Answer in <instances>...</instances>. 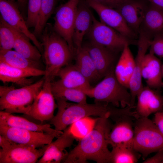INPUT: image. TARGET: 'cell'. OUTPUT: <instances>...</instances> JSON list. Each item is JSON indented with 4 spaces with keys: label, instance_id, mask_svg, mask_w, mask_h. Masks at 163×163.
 I'll use <instances>...</instances> for the list:
<instances>
[{
    "label": "cell",
    "instance_id": "2",
    "mask_svg": "<svg viewBox=\"0 0 163 163\" xmlns=\"http://www.w3.org/2000/svg\"><path fill=\"white\" fill-rule=\"evenodd\" d=\"M45 64L44 78L52 81L63 67L69 64L73 54L66 41L46 24L41 34Z\"/></svg>",
    "mask_w": 163,
    "mask_h": 163
},
{
    "label": "cell",
    "instance_id": "32",
    "mask_svg": "<svg viewBox=\"0 0 163 163\" xmlns=\"http://www.w3.org/2000/svg\"><path fill=\"white\" fill-rule=\"evenodd\" d=\"M56 0H41L40 11L33 33L37 37L41 35L47 22L53 14Z\"/></svg>",
    "mask_w": 163,
    "mask_h": 163
},
{
    "label": "cell",
    "instance_id": "26",
    "mask_svg": "<svg viewBox=\"0 0 163 163\" xmlns=\"http://www.w3.org/2000/svg\"><path fill=\"white\" fill-rule=\"evenodd\" d=\"M128 44L125 45L114 68L118 80L129 89V83L133 72L135 61Z\"/></svg>",
    "mask_w": 163,
    "mask_h": 163
},
{
    "label": "cell",
    "instance_id": "35",
    "mask_svg": "<svg viewBox=\"0 0 163 163\" xmlns=\"http://www.w3.org/2000/svg\"><path fill=\"white\" fill-rule=\"evenodd\" d=\"M41 0H28L27 15L25 20L28 28L34 27L37 23L39 15Z\"/></svg>",
    "mask_w": 163,
    "mask_h": 163
},
{
    "label": "cell",
    "instance_id": "34",
    "mask_svg": "<svg viewBox=\"0 0 163 163\" xmlns=\"http://www.w3.org/2000/svg\"><path fill=\"white\" fill-rule=\"evenodd\" d=\"M97 118L86 117L71 125L69 129L75 139L80 140L89 133L94 129Z\"/></svg>",
    "mask_w": 163,
    "mask_h": 163
},
{
    "label": "cell",
    "instance_id": "27",
    "mask_svg": "<svg viewBox=\"0 0 163 163\" xmlns=\"http://www.w3.org/2000/svg\"><path fill=\"white\" fill-rule=\"evenodd\" d=\"M75 52V65L90 83L101 78L86 49L82 46Z\"/></svg>",
    "mask_w": 163,
    "mask_h": 163
},
{
    "label": "cell",
    "instance_id": "28",
    "mask_svg": "<svg viewBox=\"0 0 163 163\" xmlns=\"http://www.w3.org/2000/svg\"><path fill=\"white\" fill-rule=\"evenodd\" d=\"M14 29L15 34L14 50L27 59L40 61L42 55L38 48L32 45L27 36Z\"/></svg>",
    "mask_w": 163,
    "mask_h": 163
},
{
    "label": "cell",
    "instance_id": "4",
    "mask_svg": "<svg viewBox=\"0 0 163 163\" xmlns=\"http://www.w3.org/2000/svg\"><path fill=\"white\" fill-rule=\"evenodd\" d=\"M44 78L30 84L15 88L0 86V110L6 113L26 115L34 99L42 89Z\"/></svg>",
    "mask_w": 163,
    "mask_h": 163
},
{
    "label": "cell",
    "instance_id": "6",
    "mask_svg": "<svg viewBox=\"0 0 163 163\" xmlns=\"http://www.w3.org/2000/svg\"><path fill=\"white\" fill-rule=\"evenodd\" d=\"M134 130L133 147L144 158L151 153L163 150V135L148 117L136 119Z\"/></svg>",
    "mask_w": 163,
    "mask_h": 163
},
{
    "label": "cell",
    "instance_id": "37",
    "mask_svg": "<svg viewBox=\"0 0 163 163\" xmlns=\"http://www.w3.org/2000/svg\"><path fill=\"white\" fill-rule=\"evenodd\" d=\"M106 6L116 9L126 0H94Z\"/></svg>",
    "mask_w": 163,
    "mask_h": 163
},
{
    "label": "cell",
    "instance_id": "21",
    "mask_svg": "<svg viewBox=\"0 0 163 163\" xmlns=\"http://www.w3.org/2000/svg\"><path fill=\"white\" fill-rule=\"evenodd\" d=\"M84 0H80L78 5L74 22L73 40L75 51L82 46L85 36L91 26L93 15Z\"/></svg>",
    "mask_w": 163,
    "mask_h": 163
},
{
    "label": "cell",
    "instance_id": "12",
    "mask_svg": "<svg viewBox=\"0 0 163 163\" xmlns=\"http://www.w3.org/2000/svg\"><path fill=\"white\" fill-rule=\"evenodd\" d=\"M98 15L100 21L114 29L126 37L133 40L138 38L128 25L120 13L116 9L102 5L94 0H84Z\"/></svg>",
    "mask_w": 163,
    "mask_h": 163
},
{
    "label": "cell",
    "instance_id": "17",
    "mask_svg": "<svg viewBox=\"0 0 163 163\" xmlns=\"http://www.w3.org/2000/svg\"><path fill=\"white\" fill-rule=\"evenodd\" d=\"M135 111L139 117H147L151 114L163 110V95L147 86L138 93Z\"/></svg>",
    "mask_w": 163,
    "mask_h": 163
},
{
    "label": "cell",
    "instance_id": "18",
    "mask_svg": "<svg viewBox=\"0 0 163 163\" xmlns=\"http://www.w3.org/2000/svg\"><path fill=\"white\" fill-rule=\"evenodd\" d=\"M83 46L88 51L101 78L104 77L115 68L119 53L90 42Z\"/></svg>",
    "mask_w": 163,
    "mask_h": 163
},
{
    "label": "cell",
    "instance_id": "9",
    "mask_svg": "<svg viewBox=\"0 0 163 163\" xmlns=\"http://www.w3.org/2000/svg\"><path fill=\"white\" fill-rule=\"evenodd\" d=\"M80 0H68L57 9L54 17L53 30L67 43L73 54L75 51L73 40L74 26L78 5Z\"/></svg>",
    "mask_w": 163,
    "mask_h": 163
},
{
    "label": "cell",
    "instance_id": "36",
    "mask_svg": "<svg viewBox=\"0 0 163 163\" xmlns=\"http://www.w3.org/2000/svg\"><path fill=\"white\" fill-rule=\"evenodd\" d=\"M149 48V52L163 58V34L155 36L150 41Z\"/></svg>",
    "mask_w": 163,
    "mask_h": 163
},
{
    "label": "cell",
    "instance_id": "16",
    "mask_svg": "<svg viewBox=\"0 0 163 163\" xmlns=\"http://www.w3.org/2000/svg\"><path fill=\"white\" fill-rule=\"evenodd\" d=\"M64 130L63 133L56 140L48 144L47 149L38 160L37 163H59L66 159L68 154L66 149L72 145L75 139L69 127Z\"/></svg>",
    "mask_w": 163,
    "mask_h": 163
},
{
    "label": "cell",
    "instance_id": "31",
    "mask_svg": "<svg viewBox=\"0 0 163 163\" xmlns=\"http://www.w3.org/2000/svg\"><path fill=\"white\" fill-rule=\"evenodd\" d=\"M112 147L111 163H135L141 156L132 146L125 144L120 143Z\"/></svg>",
    "mask_w": 163,
    "mask_h": 163
},
{
    "label": "cell",
    "instance_id": "20",
    "mask_svg": "<svg viewBox=\"0 0 163 163\" xmlns=\"http://www.w3.org/2000/svg\"><path fill=\"white\" fill-rule=\"evenodd\" d=\"M143 0H126L116 9L129 27L137 35L148 7Z\"/></svg>",
    "mask_w": 163,
    "mask_h": 163
},
{
    "label": "cell",
    "instance_id": "38",
    "mask_svg": "<svg viewBox=\"0 0 163 163\" xmlns=\"http://www.w3.org/2000/svg\"><path fill=\"white\" fill-rule=\"evenodd\" d=\"M153 121L163 135V110L155 113Z\"/></svg>",
    "mask_w": 163,
    "mask_h": 163
},
{
    "label": "cell",
    "instance_id": "13",
    "mask_svg": "<svg viewBox=\"0 0 163 163\" xmlns=\"http://www.w3.org/2000/svg\"><path fill=\"white\" fill-rule=\"evenodd\" d=\"M0 17L10 26L28 38L43 53L42 44L33 33L29 30L18 6L15 3L0 0Z\"/></svg>",
    "mask_w": 163,
    "mask_h": 163
},
{
    "label": "cell",
    "instance_id": "14",
    "mask_svg": "<svg viewBox=\"0 0 163 163\" xmlns=\"http://www.w3.org/2000/svg\"><path fill=\"white\" fill-rule=\"evenodd\" d=\"M138 117L130 115L116 116L111 119L114 122L108 137V142L113 147L123 143L133 147L134 136L133 120Z\"/></svg>",
    "mask_w": 163,
    "mask_h": 163
},
{
    "label": "cell",
    "instance_id": "25",
    "mask_svg": "<svg viewBox=\"0 0 163 163\" xmlns=\"http://www.w3.org/2000/svg\"><path fill=\"white\" fill-rule=\"evenodd\" d=\"M57 76L60 79L55 82L64 87L79 89L85 93L92 87L75 65L68 64L62 68Z\"/></svg>",
    "mask_w": 163,
    "mask_h": 163
},
{
    "label": "cell",
    "instance_id": "29",
    "mask_svg": "<svg viewBox=\"0 0 163 163\" xmlns=\"http://www.w3.org/2000/svg\"><path fill=\"white\" fill-rule=\"evenodd\" d=\"M0 62L16 68L43 69L40 61L29 59L12 50L0 53Z\"/></svg>",
    "mask_w": 163,
    "mask_h": 163
},
{
    "label": "cell",
    "instance_id": "1",
    "mask_svg": "<svg viewBox=\"0 0 163 163\" xmlns=\"http://www.w3.org/2000/svg\"><path fill=\"white\" fill-rule=\"evenodd\" d=\"M112 126L108 117H99L93 130L79 140L63 163H86L88 160L97 163H111L108 140Z\"/></svg>",
    "mask_w": 163,
    "mask_h": 163
},
{
    "label": "cell",
    "instance_id": "7",
    "mask_svg": "<svg viewBox=\"0 0 163 163\" xmlns=\"http://www.w3.org/2000/svg\"><path fill=\"white\" fill-rule=\"evenodd\" d=\"M48 144L37 149L15 143L0 135V163H36L43 155Z\"/></svg>",
    "mask_w": 163,
    "mask_h": 163
},
{
    "label": "cell",
    "instance_id": "15",
    "mask_svg": "<svg viewBox=\"0 0 163 163\" xmlns=\"http://www.w3.org/2000/svg\"><path fill=\"white\" fill-rule=\"evenodd\" d=\"M151 40L142 33H139L137 44L138 51L135 59V67L129 85V89L131 96V107H135V100L137 95L143 87L141 75L142 63L143 58L149 47Z\"/></svg>",
    "mask_w": 163,
    "mask_h": 163
},
{
    "label": "cell",
    "instance_id": "19",
    "mask_svg": "<svg viewBox=\"0 0 163 163\" xmlns=\"http://www.w3.org/2000/svg\"><path fill=\"white\" fill-rule=\"evenodd\" d=\"M44 69L13 67L0 62V80L3 83H12L22 87L33 83L30 77L45 75Z\"/></svg>",
    "mask_w": 163,
    "mask_h": 163
},
{
    "label": "cell",
    "instance_id": "8",
    "mask_svg": "<svg viewBox=\"0 0 163 163\" xmlns=\"http://www.w3.org/2000/svg\"><path fill=\"white\" fill-rule=\"evenodd\" d=\"M87 34L90 42L117 53L121 52L126 44H137V40H133L126 37L98 21L94 16L91 26Z\"/></svg>",
    "mask_w": 163,
    "mask_h": 163
},
{
    "label": "cell",
    "instance_id": "41",
    "mask_svg": "<svg viewBox=\"0 0 163 163\" xmlns=\"http://www.w3.org/2000/svg\"><path fill=\"white\" fill-rule=\"evenodd\" d=\"M28 0H17L18 8L22 12L24 11L27 4Z\"/></svg>",
    "mask_w": 163,
    "mask_h": 163
},
{
    "label": "cell",
    "instance_id": "43",
    "mask_svg": "<svg viewBox=\"0 0 163 163\" xmlns=\"http://www.w3.org/2000/svg\"><path fill=\"white\" fill-rule=\"evenodd\" d=\"M162 75L163 76V64L162 65Z\"/></svg>",
    "mask_w": 163,
    "mask_h": 163
},
{
    "label": "cell",
    "instance_id": "23",
    "mask_svg": "<svg viewBox=\"0 0 163 163\" xmlns=\"http://www.w3.org/2000/svg\"><path fill=\"white\" fill-rule=\"evenodd\" d=\"M0 125H5L32 131L46 133L56 135L58 137L63 133L51 127L50 124H36L25 118L3 111H0Z\"/></svg>",
    "mask_w": 163,
    "mask_h": 163
},
{
    "label": "cell",
    "instance_id": "24",
    "mask_svg": "<svg viewBox=\"0 0 163 163\" xmlns=\"http://www.w3.org/2000/svg\"><path fill=\"white\" fill-rule=\"evenodd\" d=\"M139 32L151 39L157 35L163 34V10L149 4L141 25Z\"/></svg>",
    "mask_w": 163,
    "mask_h": 163
},
{
    "label": "cell",
    "instance_id": "44",
    "mask_svg": "<svg viewBox=\"0 0 163 163\" xmlns=\"http://www.w3.org/2000/svg\"><path fill=\"white\" fill-rule=\"evenodd\" d=\"M162 163H163V161H162Z\"/></svg>",
    "mask_w": 163,
    "mask_h": 163
},
{
    "label": "cell",
    "instance_id": "3",
    "mask_svg": "<svg viewBox=\"0 0 163 163\" xmlns=\"http://www.w3.org/2000/svg\"><path fill=\"white\" fill-rule=\"evenodd\" d=\"M56 100L58 111L49 123L53 125L58 131L64 130L69 125L86 117L92 116L109 118L110 115V104L107 103L71 104L63 100Z\"/></svg>",
    "mask_w": 163,
    "mask_h": 163
},
{
    "label": "cell",
    "instance_id": "42",
    "mask_svg": "<svg viewBox=\"0 0 163 163\" xmlns=\"http://www.w3.org/2000/svg\"><path fill=\"white\" fill-rule=\"evenodd\" d=\"M6 0L9 1V2H14V3H15V1L16 0L17 1V0Z\"/></svg>",
    "mask_w": 163,
    "mask_h": 163
},
{
    "label": "cell",
    "instance_id": "33",
    "mask_svg": "<svg viewBox=\"0 0 163 163\" xmlns=\"http://www.w3.org/2000/svg\"><path fill=\"white\" fill-rule=\"evenodd\" d=\"M15 39L14 29L0 17V53L13 49Z\"/></svg>",
    "mask_w": 163,
    "mask_h": 163
},
{
    "label": "cell",
    "instance_id": "40",
    "mask_svg": "<svg viewBox=\"0 0 163 163\" xmlns=\"http://www.w3.org/2000/svg\"><path fill=\"white\" fill-rule=\"evenodd\" d=\"M163 10V0H143Z\"/></svg>",
    "mask_w": 163,
    "mask_h": 163
},
{
    "label": "cell",
    "instance_id": "22",
    "mask_svg": "<svg viewBox=\"0 0 163 163\" xmlns=\"http://www.w3.org/2000/svg\"><path fill=\"white\" fill-rule=\"evenodd\" d=\"M141 75L149 87L159 89L163 86L162 65L159 59L152 53L146 54L143 58Z\"/></svg>",
    "mask_w": 163,
    "mask_h": 163
},
{
    "label": "cell",
    "instance_id": "11",
    "mask_svg": "<svg viewBox=\"0 0 163 163\" xmlns=\"http://www.w3.org/2000/svg\"><path fill=\"white\" fill-rule=\"evenodd\" d=\"M0 134L15 143L41 148L52 142L55 134L30 131L7 125H0Z\"/></svg>",
    "mask_w": 163,
    "mask_h": 163
},
{
    "label": "cell",
    "instance_id": "5",
    "mask_svg": "<svg viewBox=\"0 0 163 163\" xmlns=\"http://www.w3.org/2000/svg\"><path fill=\"white\" fill-rule=\"evenodd\" d=\"M114 68L96 86L92 87L85 93L87 96L94 98V102L105 103L117 107H131L130 92L117 79Z\"/></svg>",
    "mask_w": 163,
    "mask_h": 163
},
{
    "label": "cell",
    "instance_id": "39",
    "mask_svg": "<svg viewBox=\"0 0 163 163\" xmlns=\"http://www.w3.org/2000/svg\"><path fill=\"white\" fill-rule=\"evenodd\" d=\"M163 161V150L158 151L153 156L149 158L142 163H162Z\"/></svg>",
    "mask_w": 163,
    "mask_h": 163
},
{
    "label": "cell",
    "instance_id": "10",
    "mask_svg": "<svg viewBox=\"0 0 163 163\" xmlns=\"http://www.w3.org/2000/svg\"><path fill=\"white\" fill-rule=\"evenodd\" d=\"M42 89L34 99L27 115L42 123L50 121L57 104L53 94L51 80L44 78Z\"/></svg>",
    "mask_w": 163,
    "mask_h": 163
},
{
    "label": "cell",
    "instance_id": "30",
    "mask_svg": "<svg viewBox=\"0 0 163 163\" xmlns=\"http://www.w3.org/2000/svg\"><path fill=\"white\" fill-rule=\"evenodd\" d=\"M51 88L55 99H61L81 104L87 103V95L81 90L64 87L55 82H52Z\"/></svg>",
    "mask_w": 163,
    "mask_h": 163
}]
</instances>
